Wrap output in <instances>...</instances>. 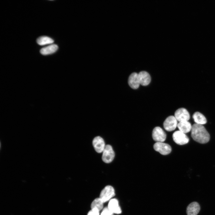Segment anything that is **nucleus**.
I'll use <instances>...</instances> for the list:
<instances>
[{"label":"nucleus","instance_id":"obj_13","mask_svg":"<svg viewBox=\"0 0 215 215\" xmlns=\"http://www.w3.org/2000/svg\"><path fill=\"white\" fill-rule=\"evenodd\" d=\"M199 205L196 202H193L190 204L186 209L187 215H197L200 210Z\"/></svg>","mask_w":215,"mask_h":215},{"label":"nucleus","instance_id":"obj_2","mask_svg":"<svg viewBox=\"0 0 215 215\" xmlns=\"http://www.w3.org/2000/svg\"><path fill=\"white\" fill-rule=\"evenodd\" d=\"M115 195V190L113 187L110 185H107L101 191L99 198L104 203L110 200Z\"/></svg>","mask_w":215,"mask_h":215},{"label":"nucleus","instance_id":"obj_19","mask_svg":"<svg viewBox=\"0 0 215 215\" xmlns=\"http://www.w3.org/2000/svg\"><path fill=\"white\" fill-rule=\"evenodd\" d=\"M113 214L107 207L103 209L100 215H113Z\"/></svg>","mask_w":215,"mask_h":215},{"label":"nucleus","instance_id":"obj_3","mask_svg":"<svg viewBox=\"0 0 215 215\" xmlns=\"http://www.w3.org/2000/svg\"><path fill=\"white\" fill-rule=\"evenodd\" d=\"M102 153V159L104 162L108 163L113 160L115 156V153L110 145H106Z\"/></svg>","mask_w":215,"mask_h":215},{"label":"nucleus","instance_id":"obj_8","mask_svg":"<svg viewBox=\"0 0 215 215\" xmlns=\"http://www.w3.org/2000/svg\"><path fill=\"white\" fill-rule=\"evenodd\" d=\"M177 121L174 116L167 117L163 123V127L167 131H171L174 130L177 127Z\"/></svg>","mask_w":215,"mask_h":215},{"label":"nucleus","instance_id":"obj_11","mask_svg":"<svg viewBox=\"0 0 215 215\" xmlns=\"http://www.w3.org/2000/svg\"><path fill=\"white\" fill-rule=\"evenodd\" d=\"M108 207L113 214H119L122 212L118 201L116 199H112L109 200Z\"/></svg>","mask_w":215,"mask_h":215},{"label":"nucleus","instance_id":"obj_7","mask_svg":"<svg viewBox=\"0 0 215 215\" xmlns=\"http://www.w3.org/2000/svg\"><path fill=\"white\" fill-rule=\"evenodd\" d=\"M152 136L153 140L156 142H163L165 140L166 135L162 128L156 127L153 130Z\"/></svg>","mask_w":215,"mask_h":215},{"label":"nucleus","instance_id":"obj_10","mask_svg":"<svg viewBox=\"0 0 215 215\" xmlns=\"http://www.w3.org/2000/svg\"><path fill=\"white\" fill-rule=\"evenodd\" d=\"M128 82L129 85L132 88L137 89L140 85L138 74L135 72L132 73L128 78Z\"/></svg>","mask_w":215,"mask_h":215},{"label":"nucleus","instance_id":"obj_5","mask_svg":"<svg viewBox=\"0 0 215 215\" xmlns=\"http://www.w3.org/2000/svg\"><path fill=\"white\" fill-rule=\"evenodd\" d=\"M174 116L179 122L188 121L190 118L189 112L186 108H183L177 109L175 112Z\"/></svg>","mask_w":215,"mask_h":215},{"label":"nucleus","instance_id":"obj_16","mask_svg":"<svg viewBox=\"0 0 215 215\" xmlns=\"http://www.w3.org/2000/svg\"><path fill=\"white\" fill-rule=\"evenodd\" d=\"M58 48L56 44H51L42 48L40 50V53L43 55H47L52 54L56 52Z\"/></svg>","mask_w":215,"mask_h":215},{"label":"nucleus","instance_id":"obj_4","mask_svg":"<svg viewBox=\"0 0 215 215\" xmlns=\"http://www.w3.org/2000/svg\"><path fill=\"white\" fill-rule=\"evenodd\" d=\"M172 137L174 142L180 145L186 144L189 141V139L185 133L179 130L174 132Z\"/></svg>","mask_w":215,"mask_h":215},{"label":"nucleus","instance_id":"obj_15","mask_svg":"<svg viewBox=\"0 0 215 215\" xmlns=\"http://www.w3.org/2000/svg\"><path fill=\"white\" fill-rule=\"evenodd\" d=\"M177 127L179 130L186 133L191 131L192 125L188 121H184L179 122L178 123Z\"/></svg>","mask_w":215,"mask_h":215},{"label":"nucleus","instance_id":"obj_17","mask_svg":"<svg viewBox=\"0 0 215 215\" xmlns=\"http://www.w3.org/2000/svg\"><path fill=\"white\" fill-rule=\"evenodd\" d=\"M36 41L39 45H43L51 44L53 42L54 40L49 37L43 36H40L38 38Z\"/></svg>","mask_w":215,"mask_h":215},{"label":"nucleus","instance_id":"obj_20","mask_svg":"<svg viewBox=\"0 0 215 215\" xmlns=\"http://www.w3.org/2000/svg\"><path fill=\"white\" fill-rule=\"evenodd\" d=\"M99 211L96 209H91L87 213V215H99Z\"/></svg>","mask_w":215,"mask_h":215},{"label":"nucleus","instance_id":"obj_9","mask_svg":"<svg viewBox=\"0 0 215 215\" xmlns=\"http://www.w3.org/2000/svg\"><path fill=\"white\" fill-rule=\"evenodd\" d=\"M93 144L95 150L98 153L103 152L106 146L104 140L99 136L94 138Z\"/></svg>","mask_w":215,"mask_h":215},{"label":"nucleus","instance_id":"obj_6","mask_svg":"<svg viewBox=\"0 0 215 215\" xmlns=\"http://www.w3.org/2000/svg\"><path fill=\"white\" fill-rule=\"evenodd\" d=\"M153 147L156 151L163 155L168 154L171 151L170 146L163 142H156L154 144Z\"/></svg>","mask_w":215,"mask_h":215},{"label":"nucleus","instance_id":"obj_12","mask_svg":"<svg viewBox=\"0 0 215 215\" xmlns=\"http://www.w3.org/2000/svg\"><path fill=\"white\" fill-rule=\"evenodd\" d=\"M138 76L140 85L146 86L150 83L151 77L147 72L145 71H141L138 74Z\"/></svg>","mask_w":215,"mask_h":215},{"label":"nucleus","instance_id":"obj_18","mask_svg":"<svg viewBox=\"0 0 215 215\" xmlns=\"http://www.w3.org/2000/svg\"><path fill=\"white\" fill-rule=\"evenodd\" d=\"M103 203L99 198H96L93 200L91 204V209L96 208L100 211L103 208Z\"/></svg>","mask_w":215,"mask_h":215},{"label":"nucleus","instance_id":"obj_14","mask_svg":"<svg viewBox=\"0 0 215 215\" xmlns=\"http://www.w3.org/2000/svg\"><path fill=\"white\" fill-rule=\"evenodd\" d=\"M192 118L195 123L201 125L205 124L207 122V120L205 116L199 111L195 112L192 115Z\"/></svg>","mask_w":215,"mask_h":215},{"label":"nucleus","instance_id":"obj_1","mask_svg":"<svg viewBox=\"0 0 215 215\" xmlns=\"http://www.w3.org/2000/svg\"><path fill=\"white\" fill-rule=\"evenodd\" d=\"M191 136L196 142L201 144L208 142L210 139V135L202 125L196 123L192 125Z\"/></svg>","mask_w":215,"mask_h":215}]
</instances>
